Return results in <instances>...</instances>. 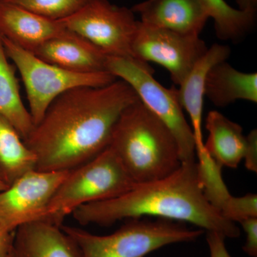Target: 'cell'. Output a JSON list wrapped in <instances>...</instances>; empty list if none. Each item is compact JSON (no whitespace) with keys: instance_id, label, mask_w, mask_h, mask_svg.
<instances>
[{"instance_id":"cell-1","label":"cell","mask_w":257,"mask_h":257,"mask_svg":"<svg viewBox=\"0 0 257 257\" xmlns=\"http://www.w3.org/2000/svg\"><path fill=\"white\" fill-rule=\"evenodd\" d=\"M138 99L133 88L119 79L61 94L25 140L36 156V170H73L97 156L109 146L120 115Z\"/></svg>"},{"instance_id":"cell-2","label":"cell","mask_w":257,"mask_h":257,"mask_svg":"<svg viewBox=\"0 0 257 257\" xmlns=\"http://www.w3.org/2000/svg\"><path fill=\"white\" fill-rule=\"evenodd\" d=\"M72 215L83 226H109L122 219L152 216L189 223L226 238L239 237L241 233L206 199L196 162L182 163L165 178L135 184L117 197L83 205Z\"/></svg>"},{"instance_id":"cell-3","label":"cell","mask_w":257,"mask_h":257,"mask_svg":"<svg viewBox=\"0 0 257 257\" xmlns=\"http://www.w3.org/2000/svg\"><path fill=\"white\" fill-rule=\"evenodd\" d=\"M108 147L137 184L165 178L182 165L175 137L140 99L120 115Z\"/></svg>"},{"instance_id":"cell-4","label":"cell","mask_w":257,"mask_h":257,"mask_svg":"<svg viewBox=\"0 0 257 257\" xmlns=\"http://www.w3.org/2000/svg\"><path fill=\"white\" fill-rule=\"evenodd\" d=\"M77 245L82 257H145L172 243L196 241L204 230L160 219H130L112 234H93L74 226H61Z\"/></svg>"},{"instance_id":"cell-5","label":"cell","mask_w":257,"mask_h":257,"mask_svg":"<svg viewBox=\"0 0 257 257\" xmlns=\"http://www.w3.org/2000/svg\"><path fill=\"white\" fill-rule=\"evenodd\" d=\"M135 182L109 147L69 171L47 206L43 221L62 226L66 216L85 204L126 192Z\"/></svg>"},{"instance_id":"cell-6","label":"cell","mask_w":257,"mask_h":257,"mask_svg":"<svg viewBox=\"0 0 257 257\" xmlns=\"http://www.w3.org/2000/svg\"><path fill=\"white\" fill-rule=\"evenodd\" d=\"M2 38L5 53L23 79L35 126L41 121L50 104L64 92L78 87H103L116 79L107 71L81 73L67 70L41 60L8 39Z\"/></svg>"},{"instance_id":"cell-7","label":"cell","mask_w":257,"mask_h":257,"mask_svg":"<svg viewBox=\"0 0 257 257\" xmlns=\"http://www.w3.org/2000/svg\"><path fill=\"white\" fill-rule=\"evenodd\" d=\"M105 70L127 83L140 100L168 127L178 145L182 163L196 162L192 127L184 116L177 89H167L154 78L146 62L134 57H106Z\"/></svg>"},{"instance_id":"cell-8","label":"cell","mask_w":257,"mask_h":257,"mask_svg":"<svg viewBox=\"0 0 257 257\" xmlns=\"http://www.w3.org/2000/svg\"><path fill=\"white\" fill-rule=\"evenodd\" d=\"M133 10L108 0H89L64 27L99 49L106 57H133L132 45L139 20Z\"/></svg>"},{"instance_id":"cell-9","label":"cell","mask_w":257,"mask_h":257,"mask_svg":"<svg viewBox=\"0 0 257 257\" xmlns=\"http://www.w3.org/2000/svg\"><path fill=\"white\" fill-rule=\"evenodd\" d=\"M207 50L199 36L152 28L140 20L132 45L134 58L160 64L178 86Z\"/></svg>"},{"instance_id":"cell-10","label":"cell","mask_w":257,"mask_h":257,"mask_svg":"<svg viewBox=\"0 0 257 257\" xmlns=\"http://www.w3.org/2000/svg\"><path fill=\"white\" fill-rule=\"evenodd\" d=\"M69 171H30L0 192V228L15 232L24 224L42 220Z\"/></svg>"},{"instance_id":"cell-11","label":"cell","mask_w":257,"mask_h":257,"mask_svg":"<svg viewBox=\"0 0 257 257\" xmlns=\"http://www.w3.org/2000/svg\"><path fill=\"white\" fill-rule=\"evenodd\" d=\"M60 20H54L0 1V35L32 52L47 41L73 35Z\"/></svg>"},{"instance_id":"cell-12","label":"cell","mask_w":257,"mask_h":257,"mask_svg":"<svg viewBox=\"0 0 257 257\" xmlns=\"http://www.w3.org/2000/svg\"><path fill=\"white\" fill-rule=\"evenodd\" d=\"M131 10L147 26L196 36L209 19L199 0H145Z\"/></svg>"},{"instance_id":"cell-13","label":"cell","mask_w":257,"mask_h":257,"mask_svg":"<svg viewBox=\"0 0 257 257\" xmlns=\"http://www.w3.org/2000/svg\"><path fill=\"white\" fill-rule=\"evenodd\" d=\"M231 55V49L226 45L214 44L196 62L183 82L177 89L178 99L182 109H185L192 122L195 141L196 156L205 153L202 134L204 88L210 69L216 64L224 62Z\"/></svg>"},{"instance_id":"cell-14","label":"cell","mask_w":257,"mask_h":257,"mask_svg":"<svg viewBox=\"0 0 257 257\" xmlns=\"http://www.w3.org/2000/svg\"><path fill=\"white\" fill-rule=\"evenodd\" d=\"M15 257H82L77 245L61 226L33 221L20 226L14 236Z\"/></svg>"},{"instance_id":"cell-15","label":"cell","mask_w":257,"mask_h":257,"mask_svg":"<svg viewBox=\"0 0 257 257\" xmlns=\"http://www.w3.org/2000/svg\"><path fill=\"white\" fill-rule=\"evenodd\" d=\"M31 52L45 62L72 72L90 73L106 71V56L76 34L51 40Z\"/></svg>"},{"instance_id":"cell-16","label":"cell","mask_w":257,"mask_h":257,"mask_svg":"<svg viewBox=\"0 0 257 257\" xmlns=\"http://www.w3.org/2000/svg\"><path fill=\"white\" fill-rule=\"evenodd\" d=\"M197 165L204 196L221 215L234 223L257 216L256 194L233 197L223 181L221 168L208 155Z\"/></svg>"},{"instance_id":"cell-17","label":"cell","mask_w":257,"mask_h":257,"mask_svg":"<svg viewBox=\"0 0 257 257\" xmlns=\"http://www.w3.org/2000/svg\"><path fill=\"white\" fill-rule=\"evenodd\" d=\"M205 127L208 137L204 146L209 156L220 168H236L247 147L242 127L216 110L208 113Z\"/></svg>"},{"instance_id":"cell-18","label":"cell","mask_w":257,"mask_h":257,"mask_svg":"<svg viewBox=\"0 0 257 257\" xmlns=\"http://www.w3.org/2000/svg\"><path fill=\"white\" fill-rule=\"evenodd\" d=\"M204 96L219 107L237 100L256 103V72H240L226 61L216 64L207 74Z\"/></svg>"},{"instance_id":"cell-19","label":"cell","mask_w":257,"mask_h":257,"mask_svg":"<svg viewBox=\"0 0 257 257\" xmlns=\"http://www.w3.org/2000/svg\"><path fill=\"white\" fill-rule=\"evenodd\" d=\"M15 68L8 61L0 35V115L18 130L25 141L35 124L22 99Z\"/></svg>"},{"instance_id":"cell-20","label":"cell","mask_w":257,"mask_h":257,"mask_svg":"<svg viewBox=\"0 0 257 257\" xmlns=\"http://www.w3.org/2000/svg\"><path fill=\"white\" fill-rule=\"evenodd\" d=\"M36 167L34 152L18 130L0 115V177L10 186Z\"/></svg>"},{"instance_id":"cell-21","label":"cell","mask_w":257,"mask_h":257,"mask_svg":"<svg viewBox=\"0 0 257 257\" xmlns=\"http://www.w3.org/2000/svg\"><path fill=\"white\" fill-rule=\"evenodd\" d=\"M209 18L214 21L218 38L239 42L253 28L256 12L235 9L224 0H199Z\"/></svg>"},{"instance_id":"cell-22","label":"cell","mask_w":257,"mask_h":257,"mask_svg":"<svg viewBox=\"0 0 257 257\" xmlns=\"http://www.w3.org/2000/svg\"><path fill=\"white\" fill-rule=\"evenodd\" d=\"M54 20H62L74 14L89 0H0Z\"/></svg>"},{"instance_id":"cell-23","label":"cell","mask_w":257,"mask_h":257,"mask_svg":"<svg viewBox=\"0 0 257 257\" xmlns=\"http://www.w3.org/2000/svg\"><path fill=\"white\" fill-rule=\"evenodd\" d=\"M239 224L246 234L243 251L249 256L257 257V216L243 219Z\"/></svg>"},{"instance_id":"cell-24","label":"cell","mask_w":257,"mask_h":257,"mask_svg":"<svg viewBox=\"0 0 257 257\" xmlns=\"http://www.w3.org/2000/svg\"><path fill=\"white\" fill-rule=\"evenodd\" d=\"M226 237L216 231H207V242L210 257H231L225 244Z\"/></svg>"},{"instance_id":"cell-25","label":"cell","mask_w":257,"mask_h":257,"mask_svg":"<svg viewBox=\"0 0 257 257\" xmlns=\"http://www.w3.org/2000/svg\"><path fill=\"white\" fill-rule=\"evenodd\" d=\"M247 147L245 155V166L247 170L251 172H256L257 171V132L253 130L248 136Z\"/></svg>"},{"instance_id":"cell-26","label":"cell","mask_w":257,"mask_h":257,"mask_svg":"<svg viewBox=\"0 0 257 257\" xmlns=\"http://www.w3.org/2000/svg\"><path fill=\"white\" fill-rule=\"evenodd\" d=\"M15 232L0 228V257H12L14 252Z\"/></svg>"},{"instance_id":"cell-27","label":"cell","mask_w":257,"mask_h":257,"mask_svg":"<svg viewBox=\"0 0 257 257\" xmlns=\"http://www.w3.org/2000/svg\"><path fill=\"white\" fill-rule=\"evenodd\" d=\"M239 10L256 12L257 0H236Z\"/></svg>"},{"instance_id":"cell-28","label":"cell","mask_w":257,"mask_h":257,"mask_svg":"<svg viewBox=\"0 0 257 257\" xmlns=\"http://www.w3.org/2000/svg\"><path fill=\"white\" fill-rule=\"evenodd\" d=\"M8 187H9V185L5 183L4 180L0 177V192L5 190V189L8 188Z\"/></svg>"},{"instance_id":"cell-29","label":"cell","mask_w":257,"mask_h":257,"mask_svg":"<svg viewBox=\"0 0 257 257\" xmlns=\"http://www.w3.org/2000/svg\"><path fill=\"white\" fill-rule=\"evenodd\" d=\"M12 257H15L14 252H13V256H12Z\"/></svg>"}]
</instances>
